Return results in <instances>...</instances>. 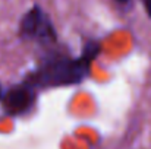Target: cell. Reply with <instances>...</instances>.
Listing matches in <instances>:
<instances>
[{
	"mask_svg": "<svg viewBox=\"0 0 151 149\" xmlns=\"http://www.w3.org/2000/svg\"><path fill=\"white\" fill-rule=\"evenodd\" d=\"M99 53V44L90 43L78 58L68 57H51L46 60L31 76L29 82L32 86H60L79 83L90 70L93 58Z\"/></svg>",
	"mask_w": 151,
	"mask_h": 149,
	"instance_id": "obj_1",
	"label": "cell"
},
{
	"mask_svg": "<svg viewBox=\"0 0 151 149\" xmlns=\"http://www.w3.org/2000/svg\"><path fill=\"white\" fill-rule=\"evenodd\" d=\"M21 34L27 38L40 40V41H50L56 38L54 29L49 18L38 6H34L31 10L25 13L21 22Z\"/></svg>",
	"mask_w": 151,
	"mask_h": 149,
	"instance_id": "obj_2",
	"label": "cell"
},
{
	"mask_svg": "<svg viewBox=\"0 0 151 149\" xmlns=\"http://www.w3.org/2000/svg\"><path fill=\"white\" fill-rule=\"evenodd\" d=\"M34 99V86L28 82H24L22 85L13 86L6 92L3 97V104L9 114H22L32 105Z\"/></svg>",
	"mask_w": 151,
	"mask_h": 149,
	"instance_id": "obj_3",
	"label": "cell"
},
{
	"mask_svg": "<svg viewBox=\"0 0 151 149\" xmlns=\"http://www.w3.org/2000/svg\"><path fill=\"white\" fill-rule=\"evenodd\" d=\"M142 1H144V4H145V9H147L148 15L151 16V0H142Z\"/></svg>",
	"mask_w": 151,
	"mask_h": 149,
	"instance_id": "obj_4",
	"label": "cell"
},
{
	"mask_svg": "<svg viewBox=\"0 0 151 149\" xmlns=\"http://www.w3.org/2000/svg\"><path fill=\"white\" fill-rule=\"evenodd\" d=\"M116 1H119V3H128L129 0H116Z\"/></svg>",
	"mask_w": 151,
	"mask_h": 149,
	"instance_id": "obj_5",
	"label": "cell"
},
{
	"mask_svg": "<svg viewBox=\"0 0 151 149\" xmlns=\"http://www.w3.org/2000/svg\"><path fill=\"white\" fill-rule=\"evenodd\" d=\"M0 98H3V92H1V86H0Z\"/></svg>",
	"mask_w": 151,
	"mask_h": 149,
	"instance_id": "obj_6",
	"label": "cell"
}]
</instances>
